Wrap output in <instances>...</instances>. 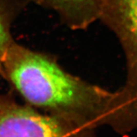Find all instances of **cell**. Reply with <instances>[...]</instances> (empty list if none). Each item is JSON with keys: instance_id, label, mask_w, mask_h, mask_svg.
<instances>
[{"instance_id": "obj_1", "label": "cell", "mask_w": 137, "mask_h": 137, "mask_svg": "<svg viewBox=\"0 0 137 137\" xmlns=\"http://www.w3.org/2000/svg\"><path fill=\"white\" fill-rule=\"evenodd\" d=\"M2 69V79L31 107L96 128L110 123L115 91L70 74L53 56L14 40L5 53Z\"/></svg>"}, {"instance_id": "obj_2", "label": "cell", "mask_w": 137, "mask_h": 137, "mask_svg": "<svg viewBox=\"0 0 137 137\" xmlns=\"http://www.w3.org/2000/svg\"><path fill=\"white\" fill-rule=\"evenodd\" d=\"M99 19L114 32L125 55L126 76L116 91L114 123L123 133L137 126V0H104Z\"/></svg>"}, {"instance_id": "obj_3", "label": "cell", "mask_w": 137, "mask_h": 137, "mask_svg": "<svg viewBox=\"0 0 137 137\" xmlns=\"http://www.w3.org/2000/svg\"><path fill=\"white\" fill-rule=\"evenodd\" d=\"M83 121L46 114L0 94V137H97Z\"/></svg>"}, {"instance_id": "obj_4", "label": "cell", "mask_w": 137, "mask_h": 137, "mask_svg": "<svg viewBox=\"0 0 137 137\" xmlns=\"http://www.w3.org/2000/svg\"><path fill=\"white\" fill-rule=\"evenodd\" d=\"M56 12L72 30H85L100 18L104 0H28Z\"/></svg>"}, {"instance_id": "obj_5", "label": "cell", "mask_w": 137, "mask_h": 137, "mask_svg": "<svg viewBox=\"0 0 137 137\" xmlns=\"http://www.w3.org/2000/svg\"><path fill=\"white\" fill-rule=\"evenodd\" d=\"M28 0H0V77L3 78L2 62L5 53L14 41L11 29L22 14Z\"/></svg>"}]
</instances>
